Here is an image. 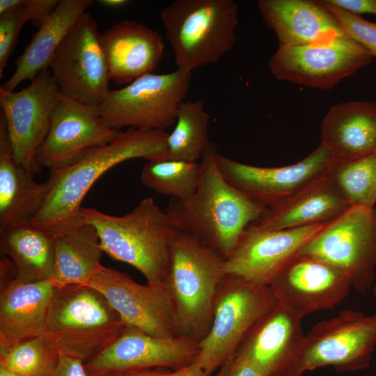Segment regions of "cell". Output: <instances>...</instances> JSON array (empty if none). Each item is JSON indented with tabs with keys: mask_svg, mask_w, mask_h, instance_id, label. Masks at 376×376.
Returning <instances> with one entry per match:
<instances>
[{
	"mask_svg": "<svg viewBox=\"0 0 376 376\" xmlns=\"http://www.w3.org/2000/svg\"><path fill=\"white\" fill-rule=\"evenodd\" d=\"M168 136L164 130L130 127L75 164L51 170L48 178L50 189L30 224L54 236L82 225L81 205L94 183L123 162L136 158L148 161L167 159Z\"/></svg>",
	"mask_w": 376,
	"mask_h": 376,
	"instance_id": "obj_1",
	"label": "cell"
},
{
	"mask_svg": "<svg viewBox=\"0 0 376 376\" xmlns=\"http://www.w3.org/2000/svg\"><path fill=\"white\" fill-rule=\"evenodd\" d=\"M219 152L210 142L200 160L194 195L187 201L171 198L166 212L177 228L189 233L226 258L244 230L266 208L231 185L217 164Z\"/></svg>",
	"mask_w": 376,
	"mask_h": 376,
	"instance_id": "obj_2",
	"label": "cell"
},
{
	"mask_svg": "<svg viewBox=\"0 0 376 376\" xmlns=\"http://www.w3.org/2000/svg\"><path fill=\"white\" fill-rule=\"evenodd\" d=\"M81 215L96 230L104 253L135 267L147 283L164 287L178 229L152 197L144 198L123 216L93 207H81Z\"/></svg>",
	"mask_w": 376,
	"mask_h": 376,
	"instance_id": "obj_3",
	"label": "cell"
},
{
	"mask_svg": "<svg viewBox=\"0 0 376 376\" xmlns=\"http://www.w3.org/2000/svg\"><path fill=\"white\" fill-rule=\"evenodd\" d=\"M224 267L219 253L178 230L164 288L175 311L179 336L200 343L208 334L217 292L226 274Z\"/></svg>",
	"mask_w": 376,
	"mask_h": 376,
	"instance_id": "obj_4",
	"label": "cell"
},
{
	"mask_svg": "<svg viewBox=\"0 0 376 376\" xmlns=\"http://www.w3.org/2000/svg\"><path fill=\"white\" fill-rule=\"evenodd\" d=\"M127 325L107 298L89 285L55 287L45 336L60 354L85 362L111 345Z\"/></svg>",
	"mask_w": 376,
	"mask_h": 376,
	"instance_id": "obj_5",
	"label": "cell"
},
{
	"mask_svg": "<svg viewBox=\"0 0 376 376\" xmlns=\"http://www.w3.org/2000/svg\"><path fill=\"white\" fill-rule=\"evenodd\" d=\"M177 69L194 70L219 61L233 47L238 6L233 0H175L161 12Z\"/></svg>",
	"mask_w": 376,
	"mask_h": 376,
	"instance_id": "obj_6",
	"label": "cell"
},
{
	"mask_svg": "<svg viewBox=\"0 0 376 376\" xmlns=\"http://www.w3.org/2000/svg\"><path fill=\"white\" fill-rule=\"evenodd\" d=\"M276 302L268 285L226 274L214 299L213 320L196 362L207 376L232 357L251 327Z\"/></svg>",
	"mask_w": 376,
	"mask_h": 376,
	"instance_id": "obj_7",
	"label": "cell"
},
{
	"mask_svg": "<svg viewBox=\"0 0 376 376\" xmlns=\"http://www.w3.org/2000/svg\"><path fill=\"white\" fill-rule=\"evenodd\" d=\"M191 79V72L178 69L166 74H147L123 88L110 91L97 107L99 113L114 130L129 126L141 130H164L174 126Z\"/></svg>",
	"mask_w": 376,
	"mask_h": 376,
	"instance_id": "obj_8",
	"label": "cell"
},
{
	"mask_svg": "<svg viewBox=\"0 0 376 376\" xmlns=\"http://www.w3.org/2000/svg\"><path fill=\"white\" fill-rule=\"evenodd\" d=\"M376 347V317L343 310L305 335L292 376L330 366L343 373L368 368Z\"/></svg>",
	"mask_w": 376,
	"mask_h": 376,
	"instance_id": "obj_9",
	"label": "cell"
},
{
	"mask_svg": "<svg viewBox=\"0 0 376 376\" xmlns=\"http://www.w3.org/2000/svg\"><path fill=\"white\" fill-rule=\"evenodd\" d=\"M344 273L365 294L376 273V207L352 206L329 222L300 251Z\"/></svg>",
	"mask_w": 376,
	"mask_h": 376,
	"instance_id": "obj_10",
	"label": "cell"
},
{
	"mask_svg": "<svg viewBox=\"0 0 376 376\" xmlns=\"http://www.w3.org/2000/svg\"><path fill=\"white\" fill-rule=\"evenodd\" d=\"M49 70L63 95L93 107L104 101L111 79L97 24L88 13L63 40Z\"/></svg>",
	"mask_w": 376,
	"mask_h": 376,
	"instance_id": "obj_11",
	"label": "cell"
},
{
	"mask_svg": "<svg viewBox=\"0 0 376 376\" xmlns=\"http://www.w3.org/2000/svg\"><path fill=\"white\" fill-rule=\"evenodd\" d=\"M61 93L49 69L19 91L0 87L3 114L15 161L32 175L40 171L37 152L46 138Z\"/></svg>",
	"mask_w": 376,
	"mask_h": 376,
	"instance_id": "obj_12",
	"label": "cell"
},
{
	"mask_svg": "<svg viewBox=\"0 0 376 376\" xmlns=\"http://www.w3.org/2000/svg\"><path fill=\"white\" fill-rule=\"evenodd\" d=\"M373 54L345 36L332 40L301 45H279L269 68L279 80L329 89L368 65Z\"/></svg>",
	"mask_w": 376,
	"mask_h": 376,
	"instance_id": "obj_13",
	"label": "cell"
},
{
	"mask_svg": "<svg viewBox=\"0 0 376 376\" xmlns=\"http://www.w3.org/2000/svg\"><path fill=\"white\" fill-rule=\"evenodd\" d=\"M217 160L224 178L265 208L281 203L327 175L333 162L329 152L321 144L302 160L286 166H252L220 154Z\"/></svg>",
	"mask_w": 376,
	"mask_h": 376,
	"instance_id": "obj_14",
	"label": "cell"
},
{
	"mask_svg": "<svg viewBox=\"0 0 376 376\" xmlns=\"http://www.w3.org/2000/svg\"><path fill=\"white\" fill-rule=\"evenodd\" d=\"M121 132L103 121L97 107L61 95L48 134L37 152L36 163L40 168L50 170L70 166L92 150L110 143Z\"/></svg>",
	"mask_w": 376,
	"mask_h": 376,
	"instance_id": "obj_15",
	"label": "cell"
},
{
	"mask_svg": "<svg viewBox=\"0 0 376 376\" xmlns=\"http://www.w3.org/2000/svg\"><path fill=\"white\" fill-rule=\"evenodd\" d=\"M200 352V343L189 338L155 337L127 326L111 345L84 364L91 376L156 368L174 371L196 362Z\"/></svg>",
	"mask_w": 376,
	"mask_h": 376,
	"instance_id": "obj_16",
	"label": "cell"
},
{
	"mask_svg": "<svg viewBox=\"0 0 376 376\" xmlns=\"http://www.w3.org/2000/svg\"><path fill=\"white\" fill-rule=\"evenodd\" d=\"M88 285L107 298L127 326L155 337L179 336L175 311L164 287L139 284L127 274L103 265Z\"/></svg>",
	"mask_w": 376,
	"mask_h": 376,
	"instance_id": "obj_17",
	"label": "cell"
},
{
	"mask_svg": "<svg viewBox=\"0 0 376 376\" xmlns=\"http://www.w3.org/2000/svg\"><path fill=\"white\" fill-rule=\"evenodd\" d=\"M268 286L278 302L303 318L334 308L346 298L352 284L344 273L331 264L299 254Z\"/></svg>",
	"mask_w": 376,
	"mask_h": 376,
	"instance_id": "obj_18",
	"label": "cell"
},
{
	"mask_svg": "<svg viewBox=\"0 0 376 376\" xmlns=\"http://www.w3.org/2000/svg\"><path fill=\"white\" fill-rule=\"evenodd\" d=\"M327 224L284 230H265L251 224L226 258V274L269 285Z\"/></svg>",
	"mask_w": 376,
	"mask_h": 376,
	"instance_id": "obj_19",
	"label": "cell"
},
{
	"mask_svg": "<svg viewBox=\"0 0 376 376\" xmlns=\"http://www.w3.org/2000/svg\"><path fill=\"white\" fill-rule=\"evenodd\" d=\"M302 318L276 302L246 334L233 357L263 376H292L305 334Z\"/></svg>",
	"mask_w": 376,
	"mask_h": 376,
	"instance_id": "obj_20",
	"label": "cell"
},
{
	"mask_svg": "<svg viewBox=\"0 0 376 376\" xmlns=\"http://www.w3.org/2000/svg\"><path fill=\"white\" fill-rule=\"evenodd\" d=\"M100 42L110 79L119 85L152 73L164 52L158 32L132 20L112 25L100 34Z\"/></svg>",
	"mask_w": 376,
	"mask_h": 376,
	"instance_id": "obj_21",
	"label": "cell"
},
{
	"mask_svg": "<svg viewBox=\"0 0 376 376\" xmlns=\"http://www.w3.org/2000/svg\"><path fill=\"white\" fill-rule=\"evenodd\" d=\"M258 10L282 45L323 42L346 36L336 16L313 0H260Z\"/></svg>",
	"mask_w": 376,
	"mask_h": 376,
	"instance_id": "obj_22",
	"label": "cell"
},
{
	"mask_svg": "<svg viewBox=\"0 0 376 376\" xmlns=\"http://www.w3.org/2000/svg\"><path fill=\"white\" fill-rule=\"evenodd\" d=\"M0 352L21 342L45 336L50 279L25 283L16 279L1 284Z\"/></svg>",
	"mask_w": 376,
	"mask_h": 376,
	"instance_id": "obj_23",
	"label": "cell"
},
{
	"mask_svg": "<svg viewBox=\"0 0 376 376\" xmlns=\"http://www.w3.org/2000/svg\"><path fill=\"white\" fill-rule=\"evenodd\" d=\"M320 144L334 162L375 153L376 102H345L334 106L322 123Z\"/></svg>",
	"mask_w": 376,
	"mask_h": 376,
	"instance_id": "obj_24",
	"label": "cell"
},
{
	"mask_svg": "<svg viewBox=\"0 0 376 376\" xmlns=\"http://www.w3.org/2000/svg\"><path fill=\"white\" fill-rule=\"evenodd\" d=\"M13 156L6 121L0 113V233L29 224L42 206L51 184L36 182Z\"/></svg>",
	"mask_w": 376,
	"mask_h": 376,
	"instance_id": "obj_25",
	"label": "cell"
},
{
	"mask_svg": "<svg viewBox=\"0 0 376 376\" xmlns=\"http://www.w3.org/2000/svg\"><path fill=\"white\" fill-rule=\"evenodd\" d=\"M350 207L327 174L287 200L266 208L251 224L265 230H284L326 224Z\"/></svg>",
	"mask_w": 376,
	"mask_h": 376,
	"instance_id": "obj_26",
	"label": "cell"
},
{
	"mask_svg": "<svg viewBox=\"0 0 376 376\" xmlns=\"http://www.w3.org/2000/svg\"><path fill=\"white\" fill-rule=\"evenodd\" d=\"M93 2L92 0H59L54 12L15 60V70L2 86L8 91H14L22 81H31L40 72L49 69L56 50Z\"/></svg>",
	"mask_w": 376,
	"mask_h": 376,
	"instance_id": "obj_27",
	"label": "cell"
},
{
	"mask_svg": "<svg viewBox=\"0 0 376 376\" xmlns=\"http://www.w3.org/2000/svg\"><path fill=\"white\" fill-rule=\"evenodd\" d=\"M54 237V265L50 280L55 287L88 285L102 265L104 253L95 228L86 223Z\"/></svg>",
	"mask_w": 376,
	"mask_h": 376,
	"instance_id": "obj_28",
	"label": "cell"
},
{
	"mask_svg": "<svg viewBox=\"0 0 376 376\" xmlns=\"http://www.w3.org/2000/svg\"><path fill=\"white\" fill-rule=\"evenodd\" d=\"M1 251L10 258L16 279L30 283L50 279L54 265V237L30 223L0 233Z\"/></svg>",
	"mask_w": 376,
	"mask_h": 376,
	"instance_id": "obj_29",
	"label": "cell"
},
{
	"mask_svg": "<svg viewBox=\"0 0 376 376\" xmlns=\"http://www.w3.org/2000/svg\"><path fill=\"white\" fill-rule=\"evenodd\" d=\"M204 101H183L178 111L175 123L168 136V159L198 162L210 143V116Z\"/></svg>",
	"mask_w": 376,
	"mask_h": 376,
	"instance_id": "obj_30",
	"label": "cell"
},
{
	"mask_svg": "<svg viewBox=\"0 0 376 376\" xmlns=\"http://www.w3.org/2000/svg\"><path fill=\"white\" fill-rule=\"evenodd\" d=\"M327 176L350 207H375L376 152L349 162H333Z\"/></svg>",
	"mask_w": 376,
	"mask_h": 376,
	"instance_id": "obj_31",
	"label": "cell"
},
{
	"mask_svg": "<svg viewBox=\"0 0 376 376\" xmlns=\"http://www.w3.org/2000/svg\"><path fill=\"white\" fill-rule=\"evenodd\" d=\"M200 172L199 162L160 159L146 162L141 182L157 194L187 201L195 193Z\"/></svg>",
	"mask_w": 376,
	"mask_h": 376,
	"instance_id": "obj_32",
	"label": "cell"
},
{
	"mask_svg": "<svg viewBox=\"0 0 376 376\" xmlns=\"http://www.w3.org/2000/svg\"><path fill=\"white\" fill-rule=\"evenodd\" d=\"M59 358L58 350L43 336L0 352V365L26 376H52Z\"/></svg>",
	"mask_w": 376,
	"mask_h": 376,
	"instance_id": "obj_33",
	"label": "cell"
},
{
	"mask_svg": "<svg viewBox=\"0 0 376 376\" xmlns=\"http://www.w3.org/2000/svg\"><path fill=\"white\" fill-rule=\"evenodd\" d=\"M33 13L29 0L15 9L0 15V77H2L8 61L17 42L22 26L32 21Z\"/></svg>",
	"mask_w": 376,
	"mask_h": 376,
	"instance_id": "obj_34",
	"label": "cell"
},
{
	"mask_svg": "<svg viewBox=\"0 0 376 376\" xmlns=\"http://www.w3.org/2000/svg\"><path fill=\"white\" fill-rule=\"evenodd\" d=\"M323 3L336 16L346 36L359 43L373 56H376V23L367 21L359 15L340 8Z\"/></svg>",
	"mask_w": 376,
	"mask_h": 376,
	"instance_id": "obj_35",
	"label": "cell"
},
{
	"mask_svg": "<svg viewBox=\"0 0 376 376\" xmlns=\"http://www.w3.org/2000/svg\"><path fill=\"white\" fill-rule=\"evenodd\" d=\"M52 376H91L87 372L84 361L80 359L60 354L56 368Z\"/></svg>",
	"mask_w": 376,
	"mask_h": 376,
	"instance_id": "obj_36",
	"label": "cell"
},
{
	"mask_svg": "<svg viewBox=\"0 0 376 376\" xmlns=\"http://www.w3.org/2000/svg\"><path fill=\"white\" fill-rule=\"evenodd\" d=\"M322 2L357 15H376V0H323Z\"/></svg>",
	"mask_w": 376,
	"mask_h": 376,
	"instance_id": "obj_37",
	"label": "cell"
},
{
	"mask_svg": "<svg viewBox=\"0 0 376 376\" xmlns=\"http://www.w3.org/2000/svg\"><path fill=\"white\" fill-rule=\"evenodd\" d=\"M215 376H263L252 365L238 361L233 357L227 360L220 368Z\"/></svg>",
	"mask_w": 376,
	"mask_h": 376,
	"instance_id": "obj_38",
	"label": "cell"
},
{
	"mask_svg": "<svg viewBox=\"0 0 376 376\" xmlns=\"http://www.w3.org/2000/svg\"><path fill=\"white\" fill-rule=\"evenodd\" d=\"M172 370L168 368H156L143 370H132L116 372L105 376H168Z\"/></svg>",
	"mask_w": 376,
	"mask_h": 376,
	"instance_id": "obj_39",
	"label": "cell"
},
{
	"mask_svg": "<svg viewBox=\"0 0 376 376\" xmlns=\"http://www.w3.org/2000/svg\"><path fill=\"white\" fill-rule=\"evenodd\" d=\"M168 376H207L203 369L196 361L192 364L180 368L177 370L171 371Z\"/></svg>",
	"mask_w": 376,
	"mask_h": 376,
	"instance_id": "obj_40",
	"label": "cell"
},
{
	"mask_svg": "<svg viewBox=\"0 0 376 376\" xmlns=\"http://www.w3.org/2000/svg\"><path fill=\"white\" fill-rule=\"evenodd\" d=\"M24 0H0V15L22 6Z\"/></svg>",
	"mask_w": 376,
	"mask_h": 376,
	"instance_id": "obj_41",
	"label": "cell"
},
{
	"mask_svg": "<svg viewBox=\"0 0 376 376\" xmlns=\"http://www.w3.org/2000/svg\"><path fill=\"white\" fill-rule=\"evenodd\" d=\"M127 0H100L99 3L105 7L120 8L128 3Z\"/></svg>",
	"mask_w": 376,
	"mask_h": 376,
	"instance_id": "obj_42",
	"label": "cell"
},
{
	"mask_svg": "<svg viewBox=\"0 0 376 376\" xmlns=\"http://www.w3.org/2000/svg\"><path fill=\"white\" fill-rule=\"evenodd\" d=\"M0 376H26L0 365Z\"/></svg>",
	"mask_w": 376,
	"mask_h": 376,
	"instance_id": "obj_43",
	"label": "cell"
},
{
	"mask_svg": "<svg viewBox=\"0 0 376 376\" xmlns=\"http://www.w3.org/2000/svg\"><path fill=\"white\" fill-rule=\"evenodd\" d=\"M372 291H373V297H375V299H376V286L373 287L372 288ZM375 316L376 317V313L375 314Z\"/></svg>",
	"mask_w": 376,
	"mask_h": 376,
	"instance_id": "obj_44",
	"label": "cell"
}]
</instances>
